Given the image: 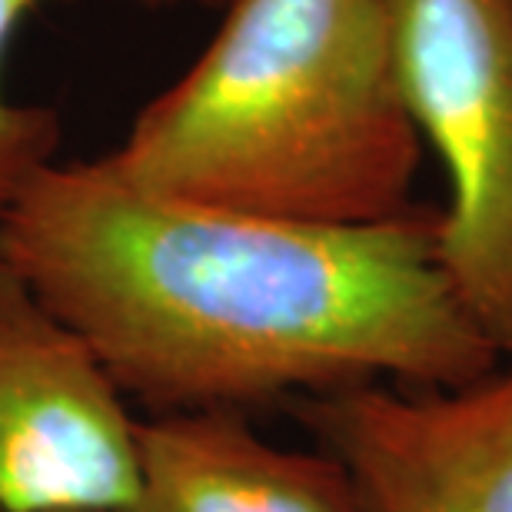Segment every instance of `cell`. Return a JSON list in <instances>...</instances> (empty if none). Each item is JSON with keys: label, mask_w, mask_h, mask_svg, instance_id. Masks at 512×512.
<instances>
[{"label": "cell", "mask_w": 512, "mask_h": 512, "mask_svg": "<svg viewBox=\"0 0 512 512\" xmlns=\"http://www.w3.org/2000/svg\"><path fill=\"white\" fill-rule=\"evenodd\" d=\"M130 399L0 250V512H114L137 486Z\"/></svg>", "instance_id": "cell-4"}, {"label": "cell", "mask_w": 512, "mask_h": 512, "mask_svg": "<svg viewBox=\"0 0 512 512\" xmlns=\"http://www.w3.org/2000/svg\"><path fill=\"white\" fill-rule=\"evenodd\" d=\"M74 0H0V223L47 163L57 160L60 120L50 107L20 104L7 94L4 67L17 34L40 10Z\"/></svg>", "instance_id": "cell-7"}, {"label": "cell", "mask_w": 512, "mask_h": 512, "mask_svg": "<svg viewBox=\"0 0 512 512\" xmlns=\"http://www.w3.org/2000/svg\"><path fill=\"white\" fill-rule=\"evenodd\" d=\"M409 117L449 180L439 260L512 356V0H380Z\"/></svg>", "instance_id": "cell-3"}, {"label": "cell", "mask_w": 512, "mask_h": 512, "mask_svg": "<svg viewBox=\"0 0 512 512\" xmlns=\"http://www.w3.org/2000/svg\"><path fill=\"white\" fill-rule=\"evenodd\" d=\"M0 250L127 399L247 409L363 383L456 389L503 353L439 260L436 213L326 227L137 190L104 157L47 163Z\"/></svg>", "instance_id": "cell-1"}, {"label": "cell", "mask_w": 512, "mask_h": 512, "mask_svg": "<svg viewBox=\"0 0 512 512\" xmlns=\"http://www.w3.org/2000/svg\"><path fill=\"white\" fill-rule=\"evenodd\" d=\"M366 512H512V356L456 389L363 383L293 399Z\"/></svg>", "instance_id": "cell-5"}, {"label": "cell", "mask_w": 512, "mask_h": 512, "mask_svg": "<svg viewBox=\"0 0 512 512\" xmlns=\"http://www.w3.org/2000/svg\"><path fill=\"white\" fill-rule=\"evenodd\" d=\"M127 4H140V7H173V4H227V0H127Z\"/></svg>", "instance_id": "cell-8"}, {"label": "cell", "mask_w": 512, "mask_h": 512, "mask_svg": "<svg viewBox=\"0 0 512 512\" xmlns=\"http://www.w3.org/2000/svg\"><path fill=\"white\" fill-rule=\"evenodd\" d=\"M107 167L157 197L356 227L416 210L423 140L380 0H227Z\"/></svg>", "instance_id": "cell-2"}, {"label": "cell", "mask_w": 512, "mask_h": 512, "mask_svg": "<svg viewBox=\"0 0 512 512\" xmlns=\"http://www.w3.org/2000/svg\"><path fill=\"white\" fill-rule=\"evenodd\" d=\"M114 512H366L330 453L263 439L237 409L137 423V486Z\"/></svg>", "instance_id": "cell-6"}]
</instances>
